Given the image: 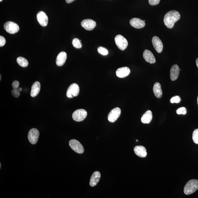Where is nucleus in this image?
Returning a JSON list of instances; mask_svg holds the SVG:
<instances>
[{"instance_id": "1", "label": "nucleus", "mask_w": 198, "mask_h": 198, "mask_svg": "<svg viewBox=\"0 0 198 198\" xmlns=\"http://www.w3.org/2000/svg\"><path fill=\"white\" fill-rule=\"evenodd\" d=\"M180 14L176 10H171L167 12L164 16V22L166 26L169 28L173 27L175 23L180 18Z\"/></svg>"}, {"instance_id": "2", "label": "nucleus", "mask_w": 198, "mask_h": 198, "mask_svg": "<svg viewBox=\"0 0 198 198\" xmlns=\"http://www.w3.org/2000/svg\"><path fill=\"white\" fill-rule=\"evenodd\" d=\"M198 189V180H192L188 181L185 185L184 193L185 195H190L195 192Z\"/></svg>"}, {"instance_id": "3", "label": "nucleus", "mask_w": 198, "mask_h": 198, "mask_svg": "<svg viewBox=\"0 0 198 198\" xmlns=\"http://www.w3.org/2000/svg\"><path fill=\"white\" fill-rule=\"evenodd\" d=\"M4 28L8 33L14 34L19 30V27L16 23L12 22H6L4 25Z\"/></svg>"}, {"instance_id": "4", "label": "nucleus", "mask_w": 198, "mask_h": 198, "mask_svg": "<svg viewBox=\"0 0 198 198\" xmlns=\"http://www.w3.org/2000/svg\"><path fill=\"white\" fill-rule=\"evenodd\" d=\"M115 42L118 47L121 50H125L128 45V41L125 37L121 35L115 37Z\"/></svg>"}, {"instance_id": "5", "label": "nucleus", "mask_w": 198, "mask_h": 198, "mask_svg": "<svg viewBox=\"0 0 198 198\" xmlns=\"http://www.w3.org/2000/svg\"><path fill=\"white\" fill-rule=\"evenodd\" d=\"M87 113L85 109H79L75 111L72 114V118L75 121L80 122L83 121L87 117Z\"/></svg>"}, {"instance_id": "6", "label": "nucleus", "mask_w": 198, "mask_h": 198, "mask_svg": "<svg viewBox=\"0 0 198 198\" xmlns=\"http://www.w3.org/2000/svg\"><path fill=\"white\" fill-rule=\"evenodd\" d=\"M79 86L76 83H73L69 86L67 92V96L72 98L78 95L79 93Z\"/></svg>"}, {"instance_id": "7", "label": "nucleus", "mask_w": 198, "mask_h": 198, "mask_svg": "<svg viewBox=\"0 0 198 198\" xmlns=\"http://www.w3.org/2000/svg\"><path fill=\"white\" fill-rule=\"evenodd\" d=\"M69 145L72 149L75 152L79 153H83L84 149L83 145L79 141L76 140H72L69 141Z\"/></svg>"}, {"instance_id": "8", "label": "nucleus", "mask_w": 198, "mask_h": 198, "mask_svg": "<svg viewBox=\"0 0 198 198\" xmlns=\"http://www.w3.org/2000/svg\"><path fill=\"white\" fill-rule=\"evenodd\" d=\"M39 132L36 128H33L30 130L28 134V139L31 144H35L38 140Z\"/></svg>"}, {"instance_id": "9", "label": "nucleus", "mask_w": 198, "mask_h": 198, "mask_svg": "<svg viewBox=\"0 0 198 198\" xmlns=\"http://www.w3.org/2000/svg\"><path fill=\"white\" fill-rule=\"evenodd\" d=\"M121 109L118 107L113 109L109 112L108 115V119L109 121L114 123L117 121L121 115Z\"/></svg>"}, {"instance_id": "10", "label": "nucleus", "mask_w": 198, "mask_h": 198, "mask_svg": "<svg viewBox=\"0 0 198 198\" xmlns=\"http://www.w3.org/2000/svg\"><path fill=\"white\" fill-rule=\"evenodd\" d=\"M37 19L39 24L42 26L45 27L47 26L48 23V17L43 11H40L37 14Z\"/></svg>"}, {"instance_id": "11", "label": "nucleus", "mask_w": 198, "mask_h": 198, "mask_svg": "<svg viewBox=\"0 0 198 198\" xmlns=\"http://www.w3.org/2000/svg\"><path fill=\"white\" fill-rule=\"evenodd\" d=\"M81 24L83 28L88 31L92 30L96 26V22L93 20L89 19L83 20Z\"/></svg>"}, {"instance_id": "12", "label": "nucleus", "mask_w": 198, "mask_h": 198, "mask_svg": "<svg viewBox=\"0 0 198 198\" xmlns=\"http://www.w3.org/2000/svg\"><path fill=\"white\" fill-rule=\"evenodd\" d=\"M152 42L154 47L158 53H161L163 50V46L161 40L156 36L153 37Z\"/></svg>"}, {"instance_id": "13", "label": "nucleus", "mask_w": 198, "mask_h": 198, "mask_svg": "<svg viewBox=\"0 0 198 198\" xmlns=\"http://www.w3.org/2000/svg\"><path fill=\"white\" fill-rule=\"evenodd\" d=\"M130 24L132 27L137 29L143 28L145 26V23L140 18H134L130 20Z\"/></svg>"}, {"instance_id": "14", "label": "nucleus", "mask_w": 198, "mask_h": 198, "mask_svg": "<svg viewBox=\"0 0 198 198\" xmlns=\"http://www.w3.org/2000/svg\"><path fill=\"white\" fill-rule=\"evenodd\" d=\"M143 57L146 62L150 64H154L156 62V59L154 56L150 51L145 50L143 53Z\"/></svg>"}, {"instance_id": "15", "label": "nucleus", "mask_w": 198, "mask_h": 198, "mask_svg": "<svg viewBox=\"0 0 198 198\" xmlns=\"http://www.w3.org/2000/svg\"><path fill=\"white\" fill-rule=\"evenodd\" d=\"M67 58V54L66 52H60L57 57L56 63L57 66H62L65 64Z\"/></svg>"}, {"instance_id": "16", "label": "nucleus", "mask_w": 198, "mask_h": 198, "mask_svg": "<svg viewBox=\"0 0 198 198\" xmlns=\"http://www.w3.org/2000/svg\"><path fill=\"white\" fill-rule=\"evenodd\" d=\"M180 70L178 65H174L171 67L170 70V78L171 81H176L178 78Z\"/></svg>"}, {"instance_id": "17", "label": "nucleus", "mask_w": 198, "mask_h": 198, "mask_svg": "<svg viewBox=\"0 0 198 198\" xmlns=\"http://www.w3.org/2000/svg\"><path fill=\"white\" fill-rule=\"evenodd\" d=\"M130 72V69L128 67H121L117 69L116 71V75L118 77L124 78L128 76Z\"/></svg>"}, {"instance_id": "18", "label": "nucleus", "mask_w": 198, "mask_h": 198, "mask_svg": "<svg viewBox=\"0 0 198 198\" xmlns=\"http://www.w3.org/2000/svg\"><path fill=\"white\" fill-rule=\"evenodd\" d=\"M134 151L136 154L140 157H145L147 156L146 148L142 146H137L134 147Z\"/></svg>"}, {"instance_id": "19", "label": "nucleus", "mask_w": 198, "mask_h": 198, "mask_svg": "<svg viewBox=\"0 0 198 198\" xmlns=\"http://www.w3.org/2000/svg\"><path fill=\"white\" fill-rule=\"evenodd\" d=\"M101 178L100 173L96 171L93 173L90 178V185L92 187H94L98 184Z\"/></svg>"}, {"instance_id": "20", "label": "nucleus", "mask_w": 198, "mask_h": 198, "mask_svg": "<svg viewBox=\"0 0 198 198\" xmlns=\"http://www.w3.org/2000/svg\"><path fill=\"white\" fill-rule=\"evenodd\" d=\"M40 90H41V84L39 82H35L32 86L30 94L31 96L32 97L37 96L39 93Z\"/></svg>"}, {"instance_id": "21", "label": "nucleus", "mask_w": 198, "mask_h": 198, "mask_svg": "<svg viewBox=\"0 0 198 198\" xmlns=\"http://www.w3.org/2000/svg\"><path fill=\"white\" fill-rule=\"evenodd\" d=\"M152 119V113L151 111H147L143 115L141 121L143 123L149 124Z\"/></svg>"}, {"instance_id": "22", "label": "nucleus", "mask_w": 198, "mask_h": 198, "mask_svg": "<svg viewBox=\"0 0 198 198\" xmlns=\"http://www.w3.org/2000/svg\"><path fill=\"white\" fill-rule=\"evenodd\" d=\"M153 91L155 96L158 98H161L162 96V91L161 84L159 83H155L154 85Z\"/></svg>"}, {"instance_id": "23", "label": "nucleus", "mask_w": 198, "mask_h": 198, "mask_svg": "<svg viewBox=\"0 0 198 198\" xmlns=\"http://www.w3.org/2000/svg\"><path fill=\"white\" fill-rule=\"evenodd\" d=\"M17 62L19 65L22 67H27L28 65V60L22 57H18L17 59Z\"/></svg>"}, {"instance_id": "24", "label": "nucleus", "mask_w": 198, "mask_h": 198, "mask_svg": "<svg viewBox=\"0 0 198 198\" xmlns=\"http://www.w3.org/2000/svg\"><path fill=\"white\" fill-rule=\"evenodd\" d=\"M81 41L79 39L75 38L73 40L72 42V45L74 47L77 48H80L82 47V44L81 43Z\"/></svg>"}, {"instance_id": "25", "label": "nucleus", "mask_w": 198, "mask_h": 198, "mask_svg": "<svg viewBox=\"0 0 198 198\" xmlns=\"http://www.w3.org/2000/svg\"><path fill=\"white\" fill-rule=\"evenodd\" d=\"M98 52L99 53L103 56H106L108 54V50L102 47H99L98 48Z\"/></svg>"}, {"instance_id": "26", "label": "nucleus", "mask_w": 198, "mask_h": 198, "mask_svg": "<svg viewBox=\"0 0 198 198\" xmlns=\"http://www.w3.org/2000/svg\"><path fill=\"white\" fill-rule=\"evenodd\" d=\"M192 138L194 142L196 144H198V128L194 131L192 135Z\"/></svg>"}, {"instance_id": "27", "label": "nucleus", "mask_w": 198, "mask_h": 198, "mask_svg": "<svg viewBox=\"0 0 198 198\" xmlns=\"http://www.w3.org/2000/svg\"><path fill=\"white\" fill-rule=\"evenodd\" d=\"M187 113V110L185 107H182L179 108L176 111V113L178 115H186Z\"/></svg>"}, {"instance_id": "28", "label": "nucleus", "mask_w": 198, "mask_h": 198, "mask_svg": "<svg viewBox=\"0 0 198 198\" xmlns=\"http://www.w3.org/2000/svg\"><path fill=\"white\" fill-rule=\"evenodd\" d=\"M181 101V99L179 96H176L173 97L170 100L171 103L173 104V103H178L180 102Z\"/></svg>"}, {"instance_id": "29", "label": "nucleus", "mask_w": 198, "mask_h": 198, "mask_svg": "<svg viewBox=\"0 0 198 198\" xmlns=\"http://www.w3.org/2000/svg\"><path fill=\"white\" fill-rule=\"evenodd\" d=\"M12 96L15 98H18L20 96V91L18 89H13L12 91Z\"/></svg>"}, {"instance_id": "30", "label": "nucleus", "mask_w": 198, "mask_h": 198, "mask_svg": "<svg viewBox=\"0 0 198 198\" xmlns=\"http://www.w3.org/2000/svg\"><path fill=\"white\" fill-rule=\"evenodd\" d=\"M160 1L161 0H149V3L151 6H155L159 4Z\"/></svg>"}, {"instance_id": "31", "label": "nucleus", "mask_w": 198, "mask_h": 198, "mask_svg": "<svg viewBox=\"0 0 198 198\" xmlns=\"http://www.w3.org/2000/svg\"><path fill=\"white\" fill-rule=\"evenodd\" d=\"M20 83L18 81H14L12 82V86L13 89H18Z\"/></svg>"}, {"instance_id": "32", "label": "nucleus", "mask_w": 198, "mask_h": 198, "mask_svg": "<svg viewBox=\"0 0 198 198\" xmlns=\"http://www.w3.org/2000/svg\"><path fill=\"white\" fill-rule=\"evenodd\" d=\"M6 42V41L5 38L1 36H0V46L2 47V46L5 45Z\"/></svg>"}, {"instance_id": "33", "label": "nucleus", "mask_w": 198, "mask_h": 198, "mask_svg": "<svg viewBox=\"0 0 198 198\" xmlns=\"http://www.w3.org/2000/svg\"><path fill=\"white\" fill-rule=\"evenodd\" d=\"M75 0H66V2L68 3H70L74 1Z\"/></svg>"}, {"instance_id": "34", "label": "nucleus", "mask_w": 198, "mask_h": 198, "mask_svg": "<svg viewBox=\"0 0 198 198\" xmlns=\"http://www.w3.org/2000/svg\"><path fill=\"white\" fill-rule=\"evenodd\" d=\"M196 64L198 68V58L196 60Z\"/></svg>"}, {"instance_id": "35", "label": "nucleus", "mask_w": 198, "mask_h": 198, "mask_svg": "<svg viewBox=\"0 0 198 198\" xmlns=\"http://www.w3.org/2000/svg\"><path fill=\"white\" fill-rule=\"evenodd\" d=\"M18 90H19L20 92H21L22 90V88L21 87L18 88Z\"/></svg>"}, {"instance_id": "36", "label": "nucleus", "mask_w": 198, "mask_h": 198, "mask_svg": "<svg viewBox=\"0 0 198 198\" xmlns=\"http://www.w3.org/2000/svg\"><path fill=\"white\" fill-rule=\"evenodd\" d=\"M1 164L0 163V168H1Z\"/></svg>"}, {"instance_id": "37", "label": "nucleus", "mask_w": 198, "mask_h": 198, "mask_svg": "<svg viewBox=\"0 0 198 198\" xmlns=\"http://www.w3.org/2000/svg\"><path fill=\"white\" fill-rule=\"evenodd\" d=\"M197 104H198V97H197Z\"/></svg>"}, {"instance_id": "38", "label": "nucleus", "mask_w": 198, "mask_h": 198, "mask_svg": "<svg viewBox=\"0 0 198 198\" xmlns=\"http://www.w3.org/2000/svg\"><path fill=\"white\" fill-rule=\"evenodd\" d=\"M0 77H1V79H1H1H2V77H1V75H0Z\"/></svg>"}, {"instance_id": "39", "label": "nucleus", "mask_w": 198, "mask_h": 198, "mask_svg": "<svg viewBox=\"0 0 198 198\" xmlns=\"http://www.w3.org/2000/svg\"><path fill=\"white\" fill-rule=\"evenodd\" d=\"M2 1H3V0H0V2H1Z\"/></svg>"}, {"instance_id": "40", "label": "nucleus", "mask_w": 198, "mask_h": 198, "mask_svg": "<svg viewBox=\"0 0 198 198\" xmlns=\"http://www.w3.org/2000/svg\"><path fill=\"white\" fill-rule=\"evenodd\" d=\"M136 142H138V140H136Z\"/></svg>"}]
</instances>
